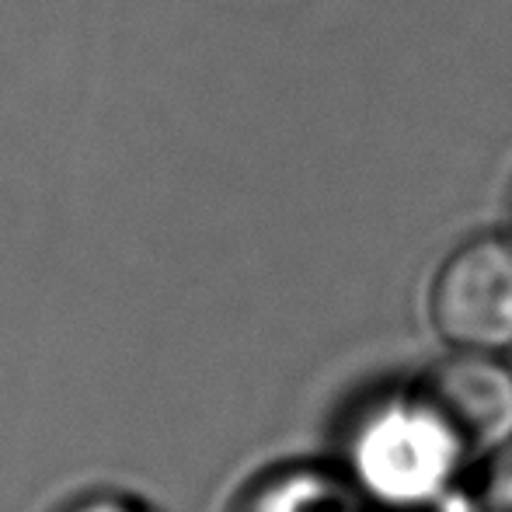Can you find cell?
Returning <instances> with one entry per match:
<instances>
[{
	"label": "cell",
	"instance_id": "obj_1",
	"mask_svg": "<svg viewBox=\"0 0 512 512\" xmlns=\"http://www.w3.org/2000/svg\"><path fill=\"white\" fill-rule=\"evenodd\" d=\"M335 467L373 512H453L478 474L474 453L415 380L349 411Z\"/></svg>",
	"mask_w": 512,
	"mask_h": 512
},
{
	"label": "cell",
	"instance_id": "obj_2",
	"mask_svg": "<svg viewBox=\"0 0 512 512\" xmlns=\"http://www.w3.org/2000/svg\"><path fill=\"white\" fill-rule=\"evenodd\" d=\"M429 324L453 352L512 356V241L506 230L471 234L429 283Z\"/></svg>",
	"mask_w": 512,
	"mask_h": 512
},
{
	"label": "cell",
	"instance_id": "obj_3",
	"mask_svg": "<svg viewBox=\"0 0 512 512\" xmlns=\"http://www.w3.org/2000/svg\"><path fill=\"white\" fill-rule=\"evenodd\" d=\"M415 387L446 415L478 467L512 443V359L446 349L418 370Z\"/></svg>",
	"mask_w": 512,
	"mask_h": 512
},
{
	"label": "cell",
	"instance_id": "obj_4",
	"mask_svg": "<svg viewBox=\"0 0 512 512\" xmlns=\"http://www.w3.org/2000/svg\"><path fill=\"white\" fill-rule=\"evenodd\" d=\"M230 512H373L338 467L286 464L244 488Z\"/></svg>",
	"mask_w": 512,
	"mask_h": 512
},
{
	"label": "cell",
	"instance_id": "obj_5",
	"mask_svg": "<svg viewBox=\"0 0 512 512\" xmlns=\"http://www.w3.org/2000/svg\"><path fill=\"white\" fill-rule=\"evenodd\" d=\"M474 506L478 512H512V443L478 467Z\"/></svg>",
	"mask_w": 512,
	"mask_h": 512
},
{
	"label": "cell",
	"instance_id": "obj_6",
	"mask_svg": "<svg viewBox=\"0 0 512 512\" xmlns=\"http://www.w3.org/2000/svg\"><path fill=\"white\" fill-rule=\"evenodd\" d=\"M60 512H157V509L126 492H95V495H84V499L70 502V506H63Z\"/></svg>",
	"mask_w": 512,
	"mask_h": 512
},
{
	"label": "cell",
	"instance_id": "obj_7",
	"mask_svg": "<svg viewBox=\"0 0 512 512\" xmlns=\"http://www.w3.org/2000/svg\"><path fill=\"white\" fill-rule=\"evenodd\" d=\"M506 237L512 241V189H509V206H506Z\"/></svg>",
	"mask_w": 512,
	"mask_h": 512
}]
</instances>
